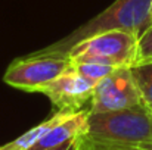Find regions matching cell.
<instances>
[{"mask_svg":"<svg viewBox=\"0 0 152 150\" xmlns=\"http://www.w3.org/2000/svg\"><path fill=\"white\" fill-rule=\"evenodd\" d=\"M133 78L140 91L143 104L152 112V60L139 62L132 68Z\"/></svg>","mask_w":152,"mask_h":150,"instance_id":"cell-9","label":"cell"},{"mask_svg":"<svg viewBox=\"0 0 152 150\" xmlns=\"http://www.w3.org/2000/svg\"><path fill=\"white\" fill-rule=\"evenodd\" d=\"M69 113H64V112H56L55 115H52L50 118H48L46 121L40 122L39 125L33 127L31 130H28L27 133H24L22 136H19L18 138L0 146V150H31V147L45 136L50 131L55 125H58L62 119H65Z\"/></svg>","mask_w":152,"mask_h":150,"instance_id":"cell-8","label":"cell"},{"mask_svg":"<svg viewBox=\"0 0 152 150\" xmlns=\"http://www.w3.org/2000/svg\"><path fill=\"white\" fill-rule=\"evenodd\" d=\"M71 150H80V146H78V138H77V141H75V144L72 146V149Z\"/></svg>","mask_w":152,"mask_h":150,"instance_id":"cell-13","label":"cell"},{"mask_svg":"<svg viewBox=\"0 0 152 150\" xmlns=\"http://www.w3.org/2000/svg\"><path fill=\"white\" fill-rule=\"evenodd\" d=\"M71 69H74V65L68 56L31 53L25 57L15 59L7 66L3 83L27 93H37L40 87Z\"/></svg>","mask_w":152,"mask_h":150,"instance_id":"cell-4","label":"cell"},{"mask_svg":"<svg viewBox=\"0 0 152 150\" xmlns=\"http://www.w3.org/2000/svg\"><path fill=\"white\" fill-rule=\"evenodd\" d=\"M96 84L80 75L75 69H71L52 83L40 87L37 93L45 94L50 100L53 112L75 113L86 109L90 104Z\"/></svg>","mask_w":152,"mask_h":150,"instance_id":"cell-6","label":"cell"},{"mask_svg":"<svg viewBox=\"0 0 152 150\" xmlns=\"http://www.w3.org/2000/svg\"><path fill=\"white\" fill-rule=\"evenodd\" d=\"M137 41L139 37L127 31H105L77 43L65 56L72 63L93 62L115 68H130L137 62Z\"/></svg>","mask_w":152,"mask_h":150,"instance_id":"cell-3","label":"cell"},{"mask_svg":"<svg viewBox=\"0 0 152 150\" xmlns=\"http://www.w3.org/2000/svg\"><path fill=\"white\" fill-rule=\"evenodd\" d=\"M152 143V112L142 103L134 107L90 113L80 150H140Z\"/></svg>","mask_w":152,"mask_h":150,"instance_id":"cell-1","label":"cell"},{"mask_svg":"<svg viewBox=\"0 0 152 150\" xmlns=\"http://www.w3.org/2000/svg\"><path fill=\"white\" fill-rule=\"evenodd\" d=\"M75 141H77V140H74V141H68V143L61 144V146H58V147H52V149H45V150H71L72 149V146L75 144Z\"/></svg>","mask_w":152,"mask_h":150,"instance_id":"cell-12","label":"cell"},{"mask_svg":"<svg viewBox=\"0 0 152 150\" xmlns=\"http://www.w3.org/2000/svg\"><path fill=\"white\" fill-rule=\"evenodd\" d=\"M87 119H89V109L69 113L65 119H62L58 125H55L48 134H45L31 147V150L52 149V147H58L68 141H74L80 138L86 133Z\"/></svg>","mask_w":152,"mask_h":150,"instance_id":"cell-7","label":"cell"},{"mask_svg":"<svg viewBox=\"0 0 152 150\" xmlns=\"http://www.w3.org/2000/svg\"><path fill=\"white\" fill-rule=\"evenodd\" d=\"M152 60V24L140 34L137 41V62Z\"/></svg>","mask_w":152,"mask_h":150,"instance_id":"cell-11","label":"cell"},{"mask_svg":"<svg viewBox=\"0 0 152 150\" xmlns=\"http://www.w3.org/2000/svg\"><path fill=\"white\" fill-rule=\"evenodd\" d=\"M74 69L83 75L84 78L90 80L92 83L98 84L103 78H106L108 75H111L115 69V66H109V65H102V63H93V62H80V63H72Z\"/></svg>","mask_w":152,"mask_h":150,"instance_id":"cell-10","label":"cell"},{"mask_svg":"<svg viewBox=\"0 0 152 150\" xmlns=\"http://www.w3.org/2000/svg\"><path fill=\"white\" fill-rule=\"evenodd\" d=\"M140 150H152V143H149V144H146L143 149H140Z\"/></svg>","mask_w":152,"mask_h":150,"instance_id":"cell-14","label":"cell"},{"mask_svg":"<svg viewBox=\"0 0 152 150\" xmlns=\"http://www.w3.org/2000/svg\"><path fill=\"white\" fill-rule=\"evenodd\" d=\"M152 24V0H115L93 19L50 46L34 51L36 54H66L77 43L99 33L120 30L137 37Z\"/></svg>","mask_w":152,"mask_h":150,"instance_id":"cell-2","label":"cell"},{"mask_svg":"<svg viewBox=\"0 0 152 150\" xmlns=\"http://www.w3.org/2000/svg\"><path fill=\"white\" fill-rule=\"evenodd\" d=\"M130 68H118L96 84L89 104L90 113L123 110L143 103Z\"/></svg>","mask_w":152,"mask_h":150,"instance_id":"cell-5","label":"cell"}]
</instances>
